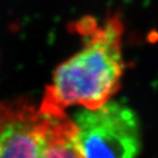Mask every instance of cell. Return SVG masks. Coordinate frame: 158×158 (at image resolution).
Returning <instances> with one entry per match:
<instances>
[{
  "instance_id": "6da1fadb",
  "label": "cell",
  "mask_w": 158,
  "mask_h": 158,
  "mask_svg": "<svg viewBox=\"0 0 158 158\" xmlns=\"http://www.w3.org/2000/svg\"><path fill=\"white\" fill-rule=\"evenodd\" d=\"M75 30L83 38V46L56 68L39 105L43 110L65 112L73 105L96 109L120 88L125 69L120 19L111 15L99 23L85 17L77 22Z\"/></svg>"
},
{
  "instance_id": "7a4b0ae2",
  "label": "cell",
  "mask_w": 158,
  "mask_h": 158,
  "mask_svg": "<svg viewBox=\"0 0 158 158\" xmlns=\"http://www.w3.org/2000/svg\"><path fill=\"white\" fill-rule=\"evenodd\" d=\"M0 158H82L76 129L65 112L24 99L0 104Z\"/></svg>"
},
{
  "instance_id": "3957f363",
  "label": "cell",
  "mask_w": 158,
  "mask_h": 158,
  "mask_svg": "<svg viewBox=\"0 0 158 158\" xmlns=\"http://www.w3.org/2000/svg\"><path fill=\"white\" fill-rule=\"evenodd\" d=\"M82 158H137L142 149L141 124L129 107L109 101L81 109L72 118Z\"/></svg>"
}]
</instances>
